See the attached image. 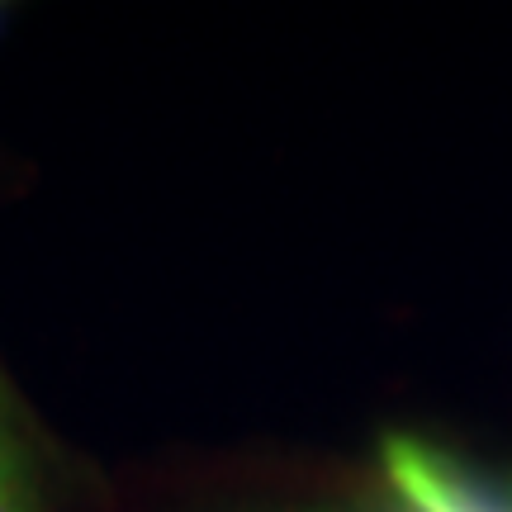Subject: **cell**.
Wrapping results in <instances>:
<instances>
[{"label":"cell","mask_w":512,"mask_h":512,"mask_svg":"<svg viewBox=\"0 0 512 512\" xmlns=\"http://www.w3.org/2000/svg\"><path fill=\"white\" fill-rule=\"evenodd\" d=\"M0 512H34V494H29V479L19 465L15 446L0 432Z\"/></svg>","instance_id":"cell-1"}]
</instances>
